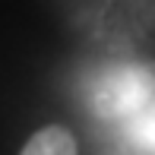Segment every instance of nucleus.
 <instances>
[{"instance_id": "2", "label": "nucleus", "mask_w": 155, "mask_h": 155, "mask_svg": "<svg viewBox=\"0 0 155 155\" xmlns=\"http://www.w3.org/2000/svg\"><path fill=\"white\" fill-rule=\"evenodd\" d=\"M19 155H76V139L63 127H45L35 136H29Z\"/></svg>"}, {"instance_id": "1", "label": "nucleus", "mask_w": 155, "mask_h": 155, "mask_svg": "<svg viewBox=\"0 0 155 155\" xmlns=\"http://www.w3.org/2000/svg\"><path fill=\"white\" fill-rule=\"evenodd\" d=\"M149 92H152L149 76L136 73V70H127V73H117L114 79H111V86L101 89L98 108H101L104 114H127V111L143 108Z\"/></svg>"}, {"instance_id": "3", "label": "nucleus", "mask_w": 155, "mask_h": 155, "mask_svg": "<svg viewBox=\"0 0 155 155\" xmlns=\"http://www.w3.org/2000/svg\"><path fill=\"white\" fill-rule=\"evenodd\" d=\"M136 139L143 146H149V149H155V111H149V114L139 117L136 124Z\"/></svg>"}]
</instances>
